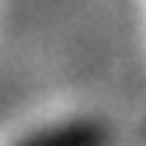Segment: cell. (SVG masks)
Masks as SVG:
<instances>
[{"label":"cell","instance_id":"6da1fadb","mask_svg":"<svg viewBox=\"0 0 146 146\" xmlns=\"http://www.w3.org/2000/svg\"><path fill=\"white\" fill-rule=\"evenodd\" d=\"M23 146H104V133L98 127L75 123V127H62V130L42 133V136H36V140H29Z\"/></svg>","mask_w":146,"mask_h":146}]
</instances>
